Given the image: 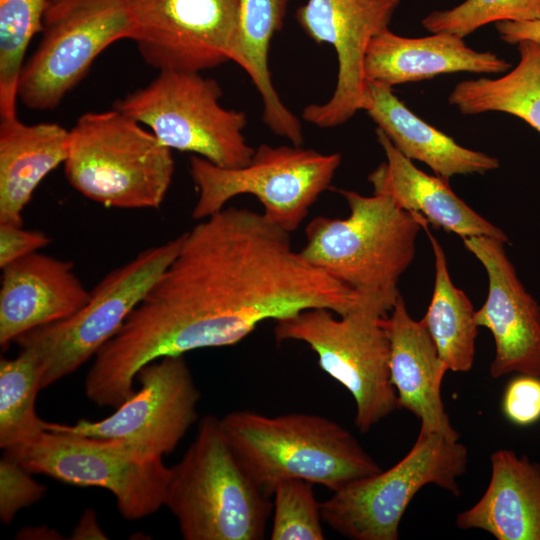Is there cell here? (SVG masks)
I'll return each mask as SVG.
<instances>
[{
    "mask_svg": "<svg viewBox=\"0 0 540 540\" xmlns=\"http://www.w3.org/2000/svg\"><path fill=\"white\" fill-rule=\"evenodd\" d=\"M142 58L161 70L201 72L231 61L240 0H127Z\"/></svg>",
    "mask_w": 540,
    "mask_h": 540,
    "instance_id": "obj_14",
    "label": "cell"
},
{
    "mask_svg": "<svg viewBox=\"0 0 540 540\" xmlns=\"http://www.w3.org/2000/svg\"><path fill=\"white\" fill-rule=\"evenodd\" d=\"M467 447L442 435L419 434L409 452L385 471L356 479L321 503L323 521L352 540H397L408 505L434 484L460 495L458 478L467 469Z\"/></svg>",
    "mask_w": 540,
    "mask_h": 540,
    "instance_id": "obj_10",
    "label": "cell"
},
{
    "mask_svg": "<svg viewBox=\"0 0 540 540\" xmlns=\"http://www.w3.org/2000/svg\"><path fill=\"white\" fill-rule=\"evenodd\" d=\"M220 424L242 467L270 497L286 479L333 492L382 470L349 430L322 415L237 410Z\"/></svg>",
    "mask_w": 540,
    "mask_h": 540,
    "instance_id": "obj_2",
    "label": "cell"
},
{
    "mask_svg": "<svg viewBox=\"0 0 540 540\" xmlns=\"http://www.w3.org/2000/svg\"><path fill=\"white\" fill-rule=\"evenodd\" d=\"M540 19V0H465L454 8L437 10L422 19L431 33L446 32L462 38L490 23Z\"/></svg>",
    "mask_w": 540,
    "mask_h": 540,
    "instance_id": "obj_29",
    "label": "cell"
},
{
    "mask_svg": "<svg viewBox=\"0 0 540 540\" xmlns=\"http://www.w3.org/2000/svg\"><path fill=\"white\" fill-rule=\"evenodd\" d=\"M502 413L512 424L531 426L540 421V376L518 374L506 385Z\"/></svg>",
    "mask_w": 540,
    "mask_h": 540,
    "instance_id": "obj_32",
    "label": "cell"
},
{
    "mask_svg": "<svg viewBox=\"0 0 540 540\" xmlns=\"http://www.w3.org/2000/svg\"><path fill=\"white\" fill-rule=\"evenodd\" d=\"M49 0H0V118L16 116L26 50L43 29Z\"/></svg>",
    "mask_w": 540,
    "mask_h": 540,
    "instance_id": "obj_28",
    "label": "cell"
},
{
    "mask_svg": "<svg viewBox=\"0 0 540 540\" xmlns=\"http://www.w3.org/2000/svg\"><path fill=\"white\" fill-rule=\"evenodd\" d=\"M90 291L71 261L37 252L2 268L0 345L23 334L69 318L89 300Z\"/></svg>",
    "mask_w": 540,
    "mask_h": 540,
    "instance_id": "obj_17",
    "label": "cell"
},
{
    "mask_svg": "<svg viewBox=\"0 0 540 540\" xmlns=\"http://www.w3.org/2000/svg\"><path fill=\"white\" fill-rule=\"evenodd\" d=\"M401 0H307L296 20L317 44L331 45L338 59L336 86L323 104H310L302 118L319 127L346 123L362 109L366 80L364 60L371 40L389 28Z\"/></svg>",
    "mask_w": 540,
    "mask_h": 540,
    "instance_id": "obj_15",
    "label": "cell"
},
{
    "mask_svg": "<svg viewBox=\"0 0 540 540\" xmlns=\"http://www.w3.org/2000/svg\"><path fill=\"white\" fill-rule=\"evenodd\" d=\"M69 130L57 123L0 122V224L22 226V213L40 182L68 155Z\"/></svg>",
    "mask_w": 540,
    "mask_h": 540,
    "instance_id": "obj_23",
    "label": "cell"
},
{
    "mask_svg": "<svg viewBox=\"0 0 540 540\" xmlns=\"http://www.w3.org/2000/svg\"><path fill=\"white\" fill-rule=\"evenodd\" d=\"M221 96L218 82L201 72L161 70L147 86L116 100L113 108L149 127L171 150L239 168L255 152L243 135L247 116L224 108Z\"/></svg>",
    "mask_w": 540,
    "mask_h": 540,
    "instance_id": "obj_7",
    "label": "cell"
},
{
    "mask_svg": "<svg viewBox=\"0 0 540 540\" xmlns=\"http://www.w3.org/2000/svg\"><path fill=\"white\" fill-rule=\"evenodd\" d=\"M496 30L502 41L517 45L521 41L540 42V19L531 21H502L495 23Z\"/></svg>",
    "mask_w": 540,
    "mask_h": 540,
    "instance_id": "obj_34",
    "label": "cell"
},
{
    "mask_svg": "<svg viewBox=\"0 0 540 540\" xmlns=\"http://www.w3.org/2000/svg\"><path fill=\"white\" fill-rule=\"evenodd\" d=\"M271 540H323L321 503L312 484L302 479H286L274 488Z\"/></svg>",
    "mask_w": 540,
    "mask_h": 540,
    "instance_id": "obj_30",
    "label": "cell"
},
{
    "mask_svg": "<svg viewBox=\"0 0 540 540\" xmlns=\"http://www.w3.org/2000/svg\"><path fill=\"white\" fill-rule=\"evenodd\" d=\"M18 461L3 455L0 461V520L10 524L18 512L40 501L46 486Z\"/></svg>",
    "mask_w": 540,
    "mask_h": 540,
    "instance_id": "obj_31",
    "label": "cell"
},
{
    "mask_svg": "<svg viewBox=\"0 0 540 540\" xmlns=\"http://www.w3.org/2000/svg\"><path fill=\"white\" fill-rule=\"evenodd\" d=\"M17 536L20 539H62L57 530L46 526L25 527Z\"/></svg>",
    "mask_w": 540,
    "mask_h": 540,
    "instance_id": "obj_36",
    "label": "cell"
},
{
    "mask_svg": "<svg viewBox=\"0 0 540 540\" xmlns=\"http://www.w3.org/2000/svg\"><path fill=\"white\" fill-rule=\"evenodd\" d=\"M410 160L426 164L435 175L485 174L499 167L497 158L459 145L414 114L385 84L366 81L362 109Z\"/></svg>",
    "mask_w": 540,
    "mask_h": 540,
    "instance_id": "obj_22",
    "label": "cell"
},
{
    "mask_svg": "<svg viewBox=\"0 0 540 540\" xmlns=\"http://www.w3.org/2000/svg\"><path fill=\"white\" fill-rule=\"evenodd\" d=\"M388 313L384 304L369 300L344 315L324 307L305 309L276 320L274 327L277 342L307 344L320 368L348 390L360 433L399 408L389 373Z\"/></svg>",
    "mask_w": 540,
    "mask_h": 540,
    "instance_id": "obj_6",
    "label": "cell"
},
{
    "mask_svg": "<svg viewBox=\"0 0 540 540\" xmlns=\"http://www.w3.org/2000/svg\"><path fill=\"white\" fill-rule=\"evenodd\" d=\"M183 240L184 233L142 250L110 271L75 314L31 330L15 341L37 356L42 389L75 372L117 334L175 258Z\"/></svg>",
    "mask_w": 540,
    "mask_h": 540,
    "instance_id": "obj_9",
    "label": "cell"
},
{
    "mask_svg": "<svg viewBox=\"0 0 540 540\" xmlns=\"http://www.w3.org/2000/svg\"><path fill=\"white\" fill-rule=\"evenodd\" d=\"M517 47L519 62L508 73L461 81L448 102L464 115L511 114L540 133V42L521 41Z\"/></svg>",
    "mask_w": 540,
    "mask_h": 540,
    "instance_id": "obj_25",
    "label": "cell"
},
{
    "mask_svg": "<svg viewBox=\"0 0 540 540\" xmlns=\"http://www.w3.org/2000/svg\"><path fill=\"white\" fill-rule=\"evenodd\" d=\"M32 474L112 493L120 514L139 520L164 506L170 475L162 458H146L119 440L45 429L3 450Z\"/></svg>",
    "mask_w": 540,
    "mask_h": 540,
    "instance_id": "obj_11",
    "label": "cell"
},
{
    "mask_svg": "<svg viewBox=\"0 0 540 540\" xmlns=\"http://www.w3.org/2000/svg\"><path fill=\"white\" fill-rule=\"evenodd\" d=\"M421 224L427 233L435 260L433 294L422 320L448 370L468 372L474 363L479 327L475 319L476 311L465 292L453 284L446 255L439 241L430 232L429 223L422 218Z\"/></svg>",
    "mask_w": 540,
    "mask_h": 540,
    "instance_id": "obj_26",
    "label": "cell"
},
{
    "mask_svg": "<svg viewBox=\"0 0 540 540\" xmlns=\"http://www.w3.org/2000/svg\"><path fill=\"white\" fill-rule=\"evenodd\" d=\"M365 298L307 262L264 214L225 207L184 232L181 248L101 358L130 384L165 356L239 343L266 320L310 308L347 314Z\"/></svg>",
    "mask_w": 540,
    "mask_h": 540,
    "instance_id": "obj_1",
    "label": "cell"
},
{
    "mask_svg": "<svg viewBox=\"0 0 540 540\" xmlns=\"http://www.w3.org/2000/svg\"><path fill=\"white\" fill-rule=\"evenodd\" d=\"M172 150L118 109L82 114L69 130V184L105 207L156 209L172 182Z\"/></svg>",
    "mask_w": 540,
    "mask_h": 540,
    "instance_id": "obj_5",
    "label": "cell"
},
{
    "mask_svg": "<svg viewBox=\"0 0 540 540\" xmlns=\"http://www.w3.org/2000/svg\"><path fill=\"white\" fill-rule=\"evenodd\" d=\"M341 160L339 153L324 154L293 144H261L250 162L239 168H222L192 155L189 171L198 191L192 217L205 219L232 198L249 194L262 204L269 220L291 233L330 187Z\"/></svg>",
    "mask_w": 540,
    "mask_h": 540,
    "instance_id": "obj_8",
    "label": "cell"
},
{
    "mask_svg": "<svg viewBox=\"0 0 540 540\" xmlns=\"http://www.w3.org/2000/svg\"><path fill=\"white\" fill-rule=\"evenodd\" d=\"M40 43L22 68L18 99L29 109H54L107 47L132 39L127 0H57L45 12Z\"/></svg>",
    "mask_w": 540,
    "mask_h": 540,
    "instance_id": "obj_12",
    "label": "cell"
},
{
    "mask_svg": "<svg viewBox=\"0 0 540 540\" xmlns=\"http://www.w3.org/2000/svg\"><path fill=\"white\" fill-rule=\"evenodd\" d=\"M462 241L488 277V294L475 319L494 339L491 377L510 373L540 376V305L519 279L507 256L506 242L486 236Z\"/></svg>",
    "mask_w": 540,
    "mask_h": 540,
    "instance_id": "obj_16",
    "label": "cell"
},
{
    "mask_svg": "<svg viewBox=\"0 0 540 540\" xmlns=\"http://www.w3.org/2000/svg\"><path fill=\"white\" fill-rule=\"evenodd\" d=\"M52 1H57V0H49V2H52Z\"/></svg>",
    "mask_w": 540,
    "mask_h": 540,
    "instance_id": "obj_37",
    "label": "cell"
},
{
    "mask_svg": "<svg viewBox=\"0 0 540 540\" xmlns=\"http://www.w3.org/2000/svg\"><path fill=\"white\" fill-rule=\"evenodd\" d=\"M376 137L386 161L368 176L374 194L389 196L401 209L420 214L429 224L461 238L486 236L508 242L504 231L458 197L448 180L417 168L379 128Z\"/></svg>",
    "mask_w": 540,
    "mask_h": 540,
    "instance_id": "obj_20",
    "label": "cell"
},
{
    "mask_svg": "<svg viewBox=\"0 0 540 540\" xmlns=\"http://www.w3.org/2000/svg\"><path fill=\"white\" fill-rule=\"evenodd\" d=\"M346 201V218L314 217L300 250L314 267L364 298L391 310L398 282L412 263L423 216L405 211L387 195L336 190Z\"/></svg>",
    "mask_w": 540,
    "mask_h": 540,
    "instance_id": "obj_3",
    "label": "cell"
},
{
    "mask_svg": "<svg viewBox=\"0 0 540 540\" xmlns=\"http://www.w3.org/2000/svg\"><path fill=\"white\" fill-rule=\"evenodd\" d=\"M269 497L247 474L214 415L203 417L164 496L185 540H261Z\"/></svg>",
    "mask_w": 540,
    "mask_h": 540,
    "instance_id": "obj_4",
    "label": "cell"
},
{
    "mask_svg": "<svg viewBox=\"0 0 540 540\" xmlns=\"http://www.w3.org/2000/svg\"><path fill=\"white\" fill-rule=\"evenodd\" d=\"M41 367L37 356L20 348L13 358L0 361V447L7 450L46 429L38 417L36 398L41 390Z\"/></svg>",
    "mask_w": 540,
    "mask_h": 540,
    "instance_id": "obj_27",
    "label": "cell"
},
{
    "mask_svg": "<svg viewBox=\"0 0 540 540\" xmlns=\"http://www.w3.org/2000/svg\"><path fill=\"white\" fill-rule=\"evenodd\" d=\"M140 387L108 417L75 424L46 422V429L119 440L146 458L171 453L198 419L200 391L183 355L143 366Z\"/></svg>",
    "mask_w": 540,
    "mask_h": 540,
    "instance_id": "obj_13",
    "label": "cell"
},
{
    "mask_svg": "<svg viewBox=\"0 0 540 540\" xmlns=\"http://www.w3.org/2000/svg\"><path fill=\"white\" fill-rule=\"evenodd\" d=\"M384 324L390 343V380L398 407L420 420L419 434L436 433L458 441L460 435L451 424L441 396V384L448 368L439 357L424 321L411 317L400 295Z\"/></svg>",
    "mask_w": 540,
    "mask_h": 540,
    "instance_id": "obj_18",
    "label": "cell"
},
{
    "mask_svg": "<svg viewBox=\"0 0 540 540\" xmlns=\"http://www.w3.org/2000/svg\"><path fill=\"white\" fill-rule=\"evenodd\" d=\"M489 484L455 519L462 530L480 529L497 540H540V464L513 450L491 455Z\"/></svg>",
    "mask_w": 540,
    "mask_h": 540,
    "instance_id": "obj_21",
    "label": "cell"
},
{
    "mask_svg": "<svg viewBox=\"0 0 540 540\" xmlns=\"http://www.w3.org/2000/svg\"><path fill=\"white\" fill-rule=\"evenodd\" d=\"M510 67L496 53L471 49L455 34L439 32L409 38L387 28L369 43L364 76L366 81L393 87L455 72L499 74Z\"/></svg>",
    "mask_w": 540,
    "mask_h": 540,
    "instance_id": "obj_19",
    "label": "cell"
},
{
    "mask_svg": "<svg viewBox=\"0 0 540 540\" xmlns=\"http://www.w3.org/2000/svg\"><path fill=\"white\" fill-rule=\"evenodd\" d=\"M289 0H240L231 61L250 77L263 102L262 119L276 135L293 145L304 141L300 120L285 106L273 86L268 56L273 36L281 30Z\"/></svg>",
    "mask_w": 540,
    "mask_h": 540,
    "instance_id": "obj_24",
    "label": "cell"
},
{
    "mask_svg": "<svg viewBox=\"0 0 540 540\" xmlns=\"http://www.w3.org/2000/svg\"><path fill=\"white\" fill-rule=\"evenodd\" d=\"M51 239L39 230H28L22 226L0 224V268L37 252L47 246Z\"/></svg>",
    "mask_w": 540,
    "mask_h": 540,
    "instance_id": "obj_33",
    "label": "cell"
},
{
    "mask_svg": "<svg viewBox=\"0 0 540 540\" xmlns=\"http://www.w3.org/2000/svg\"><path fill=\"white\" fill-rule=\"evenodd\" d=\"M69 539L89 540V539H108V536L101 529L96 513L93 509H86L77 524L74 526Z\"/></svg>",
    "mask_w": 540,
    "mask_h": 540,
    "instance_id": "obj_35",
    "label": "cell"
}]
</instances>
